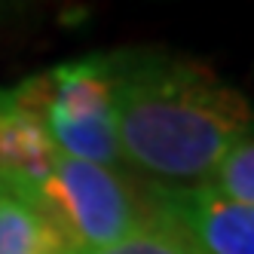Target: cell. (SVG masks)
I'll return each instance as SVG.
<instances>
[{
	"label": "cell",
	"mask_w": 254,
	"mask_h": 254,
	"mask_svg": "<svg viewBox=\"0 0 254 254\" xmlns=\"http://www.w3.org/2000/svg\"><path fill=\"white\" fill-rule=\"evenodd\" d=\"M123 162L159 187L205 184L221 159L254 135V104L193 59L114 56Z\"/></svg>",
	"instance_id": "cell-1"
},
{
	"label": "cell",
	"mask_w": 254,
	"mask_h": 254,
	"mask_svg": "<svg viewBox=\"0 0 254 254\" xmlns=\"http://www.w3.org/2000/svg\"><path fill=\"white\" fill-rule=\"evenodd\" d=\"M15 89L43 120L59 156L107 169L123 166L117 135L114 56L64 62L49 74L31 77Z\"/></svg>",
	"instance_id": "cell-2"
},
{
	"label": "cell",
	"mask_w": 254,
	"mask_h": 254,
	"mask_svg": "<svg viewBox=\"0 0 254 254\" xmlns=\"http://www.w3.org/2000/svg\"><path fill=\"white\" fill-rule=\"evenodd\" d=\"M25 193L56 224L74 254L111 248L153 217L144 187H135L120 169L67 156H59L49 178Z\"/></svg>",
	"instance_id": "cell-3"
},
{
	"label": "cell",
	"mask_w": 254,
	"mask_h": 254,
	"mask_svg": "<svg viewBox=\"0 0 254 254\" xmlns=\"http://www.w3.org/2000/svg\"><path fill=\"white\" fill-rule=\"evenodd\" d=\"M144 196L150 211L175 227L193 254H254V205L227 199L208 184H144Z\"/></svg>",
	"instance_id": "cell-4"
},
{
	"label": "cell",
	"mask_w": 254,
	"mask_h": 254,
	"mask_svg": "<svg viewBox=\"0 0 254 254\" xmlns=\"http://www.w3.org/2000/svg\"><path fill=\"white\" fill-rule=\"evenodd\" d=\"M59 159L46 126L37 111L19 95V89L0 92V178L9 184L34 190L49 178Z\"/></svg>",
	"instance_id": "cell-5"
},
{
	"label": "cell",
	"mask_w": 254,
	"mask_h": 254,
	"mask_svg": "<svg viewBox=\"0 0 254 254\" xmlns=\"http://www.w3.org/2000/svg\"><path fill=\"white\" fill-rule=\"evenodd\" d=\"M0 254H74L34 199L0 178Z\"/></svg>",
	"instance_id": "cell-6"
},
{
	"label": "cell",
	"mask_w": 254,
	"mask_h": 254,
	"mask_svg": "<svg viewBox=\"0 0 254 254\" xmlns=\"http://www.w3.org/2000/svg\"><path fill=\"white\" fill-rule=\"evenodd\" d=\"M205 184L227 199L254 205V135L236 144Z\"/></svg>",
	"instance_id": "cell-7"
},
{
	"label": "cell",
	"mask_w": 254,
	"mask_h": 254,
	"mask_svg": "<svg viewBox=\"0 0 254 254\" xmlns=\"http://www.w3.org/2000/svg\"><path fill=\"white\" fill-rule=\"evenodd\" d=\"M92 254H193V248L178 236L175 227H169L162 217H150L138 233H132L129 239H123L111 248H101Z\"/></svg>",
	"instance_id": "cell-8"
}]
</instances>
